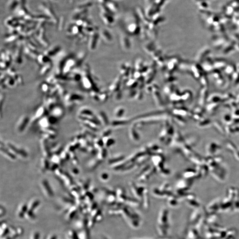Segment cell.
<instances>
[{
    "instance_id": "1",
    "label": "cell",
    "mask_w": 239,
    "mask_h": 239,
    "mask_svg": "<svg viewBox=\"0 0 239 239\" xmlns=\"http://www.w3.org/2000/svg\"><path fill=\"white\" fill-rule=\"evenodd\" d=\"M78 212V209L77 207L75 206H72L65 216L66 221L69 222L73 220L77 215Z\"/></svg>"
},
{
    "instance_id": "2",
    "label": "cell",
    "mask_w": 239,
    "mask_h": 239,
    "mask_svg": "<svg viewBox=\"0 0 239 239\" xmlns=\"http://www.w3.org/2000/svg\"><path fill=\"white\" fill-rule=\"evenodd\" d=\"M28 205L25 203L21 204L19 206L16 212V215L18 218L23 219L25 218V215L28 211Z\"/></svg>"
},
{
    "instance_id": "3",
    "label": "cell",
    "mask_w": 239,
    "mask_h": 239,
    "mask_svg": "<svg viewBox=\"0 0 239 239\" xmlns=\"http://www.w3.org/2000/svg\"><path fill=\"white\" fill-rule=\"evenodd\" d=\"M87 223L88 219L85 218H80L76 221L75 224V227L77 229L80 231L85 228H88Z\"/></svg>"
},
{
    "instance_id": "4",
    "label": "cell",
    "mask_w": 239,
    "mask_h": 239,
    "mask_svg": "<svg viewBox=\"0 0 239 239\" xmlns=\"http://www.w3.org/2000/svg\"><path fill=\"white\" fill-rule=\"evenodd\" d=\"M1 238L8 236L9 233V226L6 221L1 222Z\"/></svg>"
},
{
    "instance_id": "5",
    "label": "cell",
    "mask_w": 239,
    "mask_h": 239,
    "mask_svg": "<svg viewBox=\"0 0 239 239\" xmlns=\"http://www.w3.org/2000/svg\"><path fill=\"white\" fill-rule=\"evenodd\" d=\"M40 204V200L38 199L33 200L31 201L28 205V210L35 212V210L39 207Z\"/></svg>"
},
{
    "instance_id": "6",
    "label": "cell",
    "mask_w": 239,
    "mask_h": 239,
    "mask_svg": "<svg viewBox=\"0 0 239 239\" xmlns=\"http://www.w3.org/2000/svg\"><path fill=\"white\" fill-rule=\"evenodd\" d=\"M88 229L89 228H86L78 233L79 239H90V233Z\"/></svg>"
},
{
    "instance_id": "7",
    "label": "cell",
    "mask_w": 239,
    "mask_h": 239,
    "mask_svg": "<svg viewBox=\"0 0 239 239\" xmlns=\"http://www.w3.org/2000/svg\"><path fill=\"white\" fill-rule=\"evenodd\" d=\"M67 239H79L78 233L73 229H69L66 233Z\"/></svg>"
},
{
    "instance_id": "8",
    "label": "cell",
    "mask_w": 239,
    "mask_h": 239,
    "mask_svg": "<svg viewBox=\"0 0 239 239\" xmlns=\"http://www.w3.org/2000/svg\"><path fill=\"white\" fill-rule=\"evenodd\" d=\"M25 218L30 222H34L36 219V216L34 212L28 210L25 215Z\"/></svg>"
},
{
    "instance_id": "9",
    "label": "cell",
    "mask_w": 239,
    "mask_h": 239,
    "mask_svg": "<svg viewBox=\"0 0 239 239\" xmlns=\"http://www.w3.org/2000/svg\"><path fill=\"white\" fill-rule=\"evenodd\" d=\"M19 4L17 0H10L8 4V8L10 11H12L17 8Z\"/></svg>"
},
{
    "instance_id": "10",
    "label": "cell",
    "mask_w": 239,
    "mask_h": 239,
    "mask_svg": "<svg viewBox=\"0 0 239 239\" xmlns=\"http://www.w3.org/2000/svg\"><path fill=\"white\" fill-rule=\"evenodd\" d=\"M40 235L38 231H35L31 233L29 239H40Z\"/></svg>"
},
{
    "instance_id": "11",
    "label": "cell",
    "mask_w": 239,
    "mask_h": 239,
    "mask_svg": "<svg viewBox=\"0 0 239 239\" xmlns=\"http://www.w3.org/2000/svg\"><path fill=\"white\" fill-rule=\"evenodd\" d=\"M16 228L17 234L18 237L22 235L24 233V229L22 227L18 226V227H16Z\"/></svg>"
},
{
    "instance_id": "12",
    "label": "cell",
    "mask_w": 239,
    "mask_h": 239,
    "mask_svg": "<svg viewBox=\"0 0 239 239\" xmlns=\"http://www.w3.org/2000/svg\"><path fill=\"white\" fill-rule=\"evenodd\" d=\"M46 239H58V236L55 233L50 234L47 237Z\"/></svg>"
},
{
    "instance_id": "13",
    "label": "cell",
    "mask_w": 239,
    "mask_h": 239,
    "mask_svg": "<svg viewBox=\"0 0 239 239\" xmlns=\"http://www.w3.org/2000/svg\"><path fill=\"white\" fill-rule=\"evenodd\" d=\"M1 211H0V214H1V217H3L5 216L6 213V210H5V208H3L2 206L1 207Z\"/></svg>"
},
{
    "instance_id": "14",
    "label": "cell",
    "mask_w": 239,
    "mask_h": 239,
    "mask_svg": "<svg viewBox=\"0 0 239 239\" xmlns=\"http://www.w3.org/2000/svg\"><path fill=\"white\" fill-rule=\"evenodd\" d=\"M19 3L21 5V6H25L26 4V0H17Z\"/></svg>"
},
{
    "instance_id": "15",
    "label": "cell",
    "mask_w": 239,
    "mask_h": 239,
    "mask_svg": "<svg viewBox=\"0 0 239 239\" xmlns=\"http://www.w3.org/2000/svg\"><path fill=\"white\" fill-rule=\"evenodd\" d=\"M1 239H11L8 236H5V237H2Z\"/></svg>"
},
{
    "instance_id": "16",
    "label": "cell",
    "mask_w": 239,
    "mask_h": 239,
    "mask_svg": "<svg viewBox=\"0 0 239 239\" xmlns=\"http://www.w3.org/2000/svg\"><path fill=\"white\" fill-rule=\"evenodd\" d=\"M50 1H56V0H50Z\"/></svg>"
}]
</instances>
